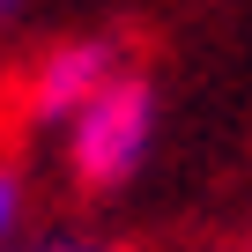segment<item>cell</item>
<instances>
[{
	"label": "cell",
	"mask_w": 252,
	"mask_h": 252,
	"mask_svg": "<svg viewBox=\"0 0 252 252\" xmlns=\"http://www.w3.org/2000/svg\"><path fill=\"white\" fill-rule=\"evenodd\" d=\"M149 126H156V96L141 74L104 82L82 111H74V186L82 193H111L134 178V163L149 156Z\"/></svg>",
	"instance_id": "6da1fadb"
},
{
	"label": "cell",
	"mask_w": 252,
	"mask_h": 252,
	"mask_svg": "<svg viewBox=\"0 0 252 252\" xmlns=\"http://www.w3.org/2000/svg\"><path fill=\"white\" fill-rule=\"evenodd\" d=\"M104 82H119L111 37H67V45H52V52L30 60V74L15 82L8 111H15V126H45V119H60V111H82Z\"/></svg>",
	"instance_id": "7a4b0ae2"
},
{
	"label": "cell",
	"mask_w": 252,
	"mask_h": 252,
	"mask_svg": "<svg viewBox=\"0 0 252 252\" xmlns=\"http://www.w3.org/2000/svg\"><path fill=\"white\" fill-rule=\"evenodd\" d=\"M15 200H23V186H15V171H0V230L15 222Z\"/></svg>",
	"instance_id": "3957f363"
}]
</instances>
